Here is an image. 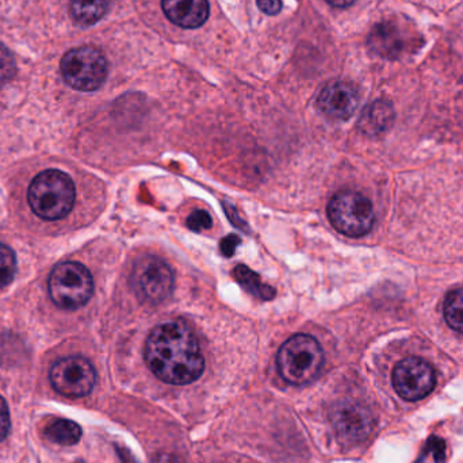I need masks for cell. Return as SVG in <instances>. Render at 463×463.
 Instances as JSON below:
<instances>
[{
  "instance_id": "cell-1",
  "label": "cell",
  "mask_w": 463,
  "mask_h": 463,
  "mask_svg": "<svg viewBox=\"0 0 463 463\" xmlns=\"http://www.w3.org/2000/svg\"><path fill=\"white\" fill-rule=\"evenodd\" d=\"M146 362L159 380L170 385H189L205 370L197 337L182 321L160 324L149 334Z\"/></svg>"
},
{
  "instance_id": "cell-2",
  "label": "cell",
  "mask_w": 463,
  "mask_h": 463,
  "mask_svg": "<svg viewBox=\"0 0 463 463\" xmlns=\"http://www.w3.org/2000/svg\"><path fill=\"white\" fill-rule=\"evenodd\" d=\"M27 198L35 216L48 222L61 220L75 205V184L62 171L46 170L33 179Z\"/></svg>"
},
{
  "instance_id": "cell-3",
  "label": "cell",
  "mask_w": 463,
  "mask_h": 463,
  "mask_svg": "<svg viewBox=\"0 0 463 463\" xmlns=\"http://www.w3.org/2000/svg\"><path fill=\"white\" fill-rule=\"evenodd\" d=\"M280 377L294 386L313 383L324 364L320 343L309 335L299 334L283 343L277 356Z\"/></svg>"
},
{
  "instance_id": "cell-4",
  "label": "cell",
  "mask_w": 463,
  "mask_h": 463,
  "mask_svg": "<svg viewBox=\"0 0 463 463\" xmlns=\"http://www.w3.org/2000/svg\"><path fill=\"white\" fill-rule=\"evenodd\" d=\"M60 68L65 83L83 92L99 89L109 73L108 59L94 46H79L68 52Z\"/></svg>"
},
{
  "instance_id": "cell-5",
  "label": "cell",
  "mask_w": 463,
  "mask_h": 463,
  "mask_svg": "<svg viewBox=\"0 0 463 463\" xmlns=\"http://www.w3.org/2000/svg\"><path fill=\"white\" fill-rule=\"evenodd\" d=\"M94 280L86 266L65 261L54 267L49 278V294L54 304L64 309H78L91 298Z\"/></svg>"
},
{
  "instance_id": "cell-6",
  "label": "cell",
  "mask_w": 463,
  "mask_h": 463,
  "mask_svg": "<svg viewBox=\"0 0 463 463\" xmlns=\"http://www.w3.org/2000/svg\"><path fill=\"white\" fill-rule=\"evenodd\" d=\"M332 227L350 237H362L372 231L374 209L361 193L340 192L332 197L328 205Z\"/></svg>"
},
{
  "instance_id": "cell-7",
  "label": "cell",
  "mask_w": 463,
  "mask_h": 463,
  "mask_svg": "<svg viewBox=\"0 0 463 463\" xmlns=\"http://www.w3.org/2000/svg\"><path fill=\"white\" fill-rule=\"evenodd\" d=\"M136 296L149 305L167 299L174 290V272L163 259L146 255L136 261L130 277Z\"/></svg>"
},
{
  "instance_id": "cell-8",
  "label": "cell",
  "mask_w": 463,
  "mask_h": 463,
  "mask_svg": "<svg viewBox=\"0 0 463 463\" xmlns=\"http://www.w3.org/2000/svg\"><path fill=\"white\" fill-rule=\"evenodd\" d=\"M97 373L87 359L68 356L60 359L51 369V383L57 393L65 397H84L91 393Z\"/></svg>"
},
{
  "instance_id": "cell-9",
  "label": "cell",
  "mask_w": 463,
  "mask_h": 463,
  "mask_svg": "<svg viewBox=\"0 0 463 463\" xmlns=\"http://www.w3.org/2000/svg\"><path fill=\"white\" fill-rule=\"evenodd\" d=\"M394 389L402 399L419 402L434 391L437 374L434 367L421 358L404 359L393 370Z\"/></svg>"
},
{
  "instance_id": "cell-10",
  "label": "cell",
  "mask_w": 463,
  "mask_h": 463,
  "mask_svg": "<svg viewBox=\"0 0 463 463\" xmlns=\"http://www.w3.org/2000/svg\"><path fill=\"white\" fill-rule=\"evenodd\" d=\"M332 424L340 440L359 443L369 437L374 419L367 408L358 404H342L332 412Z\"/></svg>"
},
{
  "instance_id": "cell-11",
  "label": "cell",
  "mask_w": 463,
  "mask_h": 463,
  "mask_svg": "<svg viewBox=\"0 0 463 463\" xmlns=\"http://www.w3.org/2000/svg\"><path fill=\"white\" fill-rule=\"evenodd\" d=\"M412 41L410 30L399 21H383L373 27L367 45L373 53L383 59L394 60L411 48Z\"/></svg>"
},
{
  "instance_id": "cell-12",
  "label": "cell",
  "mask_w": 463,
  "mask_h": 463,
  "mask_svg": "<svg viewBox=\"0 0 463 463\" xmlns=\"http://www.w3.org/2000/svg\"><path fill=\"white\" fill-rule=\"evenodd\" d=\"M318 109L334 119H348L359 105V94L353 84L335 81L318 95Z\"/></svg>"
},
{
  "instance_id": "cell-13",
  "label": "cell",
  "mask_w": 463,
  "mask_h": 463,
  "mask_svg": "<svg viewBox=\"0 0 463 463\" xmlns=\"http://www.w3.org/2000/svg\"><path fill=\"white\" fill-rule=\"evenodd\" d=\"M162 7L165 16L184 29L203 26L211 13L208 0H162Z\"/></svg>"
},
{
  "instance_id": "cell-14",
  "label": "cell",
  "mask_w": 463,
  "mask_h": 463,
  "mask_svg": "<svg viewBox=\"0 0 463 463\" xmlns=\"http://www.w3.org/2000/svg\"><path fill=\"white\" fill-rule=\"evenodd\" d=\"M394 110L391 103L375 100L367 106L359 119V129L367 136L383 135L393 124Z\"/></svg>"
},
{
  "instance_id": "cell-15",
  "label": "cell",
  "mask_w": 463,
  "mask_h": 463,
  "mask_svg": "<svg viewBox=\"0 0 463 463\" xmlns=\"http://www.w3.org/2000/svg\"><path fill=\"white\" fill-rule=\"evenodd\" d=\"M110 2L111 0H71V18L79 26H91L106 15Z\"/></svg>"
},
{
  "instance_id": "cell-16",
  "label": "cell",
  "mask_w": 463,
  "mask_h": 463,
  "mask_svg": "<svg viewBox=\"0 0 463 463\" xmlns=\"http://www.w3.org/2000/svg\"><path fill=\"white\" fill-rule=\"evenodd\" d=\"M233 274L241 288L252 296L258 297V298L266 299L267 301V299L274 298L275 294H277L274 288L261 282L260 277L244 264L237 266Z\"/></svg>"
},
{
  "instance_id": "cell-17",
  "label": "cell",
  "mask_w": 463,
  "mask_h": 463,
  "mask_svg": "<svg viewBox=\"0 0 463 463\" xmlns=\"http://www.w3.org/2000/svg\"><path fill=\"white\" fill-rule=\"evenodd\" d=\"M45 437L57 445L72 446L81 438V429L75 421L57 419L46 426Z\"/></svg>"
},
{
  "instance_id": "cell-18",
  "label": "cell",
  "mask_w": 463,
  "mask_h": 463,
  "mask_svg": "<svg viewBox=\"0 0 463 463\" xmlns=\"http://www.w3.org/2000/svg\"><path fill=\"white\" fill-rule=\"evenodd\" d=\"M446 321L454 331L463 334V288L451 291L443 307Z\"/></svg>"
},
{
  "instance_id": "cell-19",
  "label": "cell",
  "mask_w": 463,
  "mask_h": 463,
  "mask_svg": "<svg viewBox=\"0 0 463 463\" xmlns=\"http://www.w3.org/2000/svg\"><path fill=\"white\" fill-rule=\"evenodd\" d=\"M16 272V258L8 245L0 244V288H5L13 282Z\"/></svg>"
},
{
  "instance_id": "cell-20",
  "label": "cell",
  "mask_w": 463,
  "mask_h": 463,
  "mask_svg": "<svg viewBox=\"0 0 463 463\" xmlns=\"http://www.w3.org/2000/svg\"><path fill=\"white\" fill-rule=\"evenodd\" d=\"M16 64L13 53L0 43V87L11 80L15 75Z\"/></svg>"
},
{
  "instance_id": "cell-21",
  "label": "cell",
  "mask_w": 463,
  "mask_h": 463,
  "mask_svg": "<svg viewBox=\"0 0 463 463\" xmlns=\"http://www.w3.org/2000/svg\"><path fill=\"white\" fill-rule=\"evenodd\" d=\"M212 225L213 224H212L211 214L205 211H195L187 219V227L194 232L211 230Z\"/></svg>"
},
{
  "instance_id": "cell-22",
  "label": "cell",
  "mask_w": 463,
  "mask_h": 463,
  "mask_svg": "<svg viewBox=\"0 0 463 463\" xmlns=\"http://www.w3.org/2000/svg\"><path fill=\"white\" fill-rule=\"evenodd\" d=\"M10 412H8L7 404L0 396V442L7 437L8 431H10Z\"/></svg>"
},
{
  "instance_id": "cell-23",
  "label": "cell",
  "mask_w": 463,
  "mask_h": 463,
  "mask_svg": "<svg viewBox=\"0 0 463 463\" xmlns=\"http://www.w3.org/2000/svg\"><path fill=\"white\" fill-rule=\"evenodd\" d=\"M240 242H241V240H240L239 236L230 234V236L225 237V239H222V242H220V250H222V255L231 258V256L236 252V248L239 247Z\"/></svg>"
},
{
  "instance_id": "cell-24",
  "label": "cell",
  "mask_w": 463,
  "mask_h": 463,
  "mask_svg": "<svg viewBox=\"0 0 463 463\" xmlns=\"http://www.w3.org/2000/svg\"><path fill=\"white\" fill-rule=\"evenodd\" d=\"M256 3L267 15H277L282 10V0H256Z\"/></svg>"
},
{
  "instance_id": "cell-25",
  "label": "cell",
  "mask_w": 463,
  "mask_h": 463,
  "mask_svg": "<svg viewBox=\"0 0 463 463\" xmlns=\"http://www.w3.org/2000/svg\"><path fill=\"white\" fill-rule=\"evenodd\" d=\"M332 7L345 8L355 3L356 0H326Z\"/></svg>"
},
{
  "instance_id": "cell-26",
  "label": "cell",
  "mask_w": 463,
  "mask_h": 463,
  "mask_svg": "<svg viewBox=\"0 0 463 463\" xmlns=\"http://www.w3.org/2000/svg\"><path fill=\"white\" fill-rule=\"evenodd\" d=\"M152 463H179L178 459L174 458L173 456H167V454H163V456L157 457Z\"/></svg>"
}]
</instances>
